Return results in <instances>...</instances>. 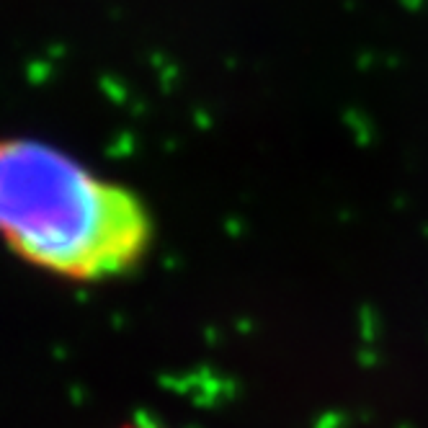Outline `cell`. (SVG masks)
<instances>
[{"instance_id":"2","label":"cell","mask_w":428,"mask_h":428,"mask_svg":"<svg viewBox=\"0 0 428 428\" xmlns=\"http://www.w3.org/2000/svg\"><path fill=\"white\" fill-rule=\"evenodd\" d=\"M124 428H150V426H124Z\"/></svg>"},{"instance_id":"1","label":"cell","mask_w":428,"mask_h":428,"mask_svg":"<svg viewBox=\"0 0 428 428\" xmlns=\"http://www.w3.org/2000/svg\"><path fill=\"white\" fill-rule=\"evenodd\" d=\"M0 219L18 258L70 282L122 276L152 235L145 204L129 189L36 139L0 147Z\"/></svg>"}]
</instances>
